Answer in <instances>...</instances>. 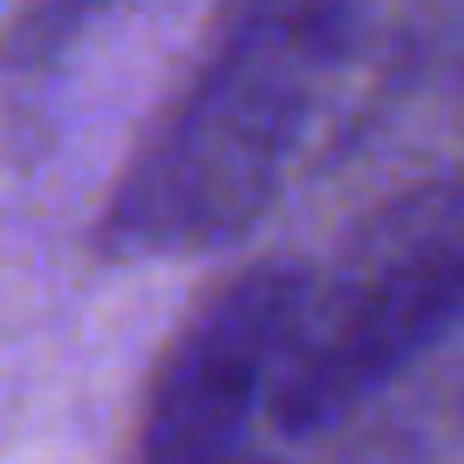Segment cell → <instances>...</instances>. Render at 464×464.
Listing matches in <instances>:
<instances>
[{
    "mask_svg": "<svg viewBox=\"0 0 464 464\" xmlns=\"http://www.w3.org/2000/svg\"><path fill=\"white\" fill-rule=\"evenodd\" d=\"M355 28L362 0H239L116 178L102 246L212 253L253 232L314 150Z\"/></svg>",
    "mask_w": 464,
    "mask_h": 464,
    "instance_id": "6da1fadb",
    "label": "cell"
},
{
    "mask_svg": "<svg viewBox=\"0 0 464 464\" xmlns=\"http://www.w3.org/2000/svg\"><path fill=\"white\" fill-rule=\"evenodd\" d=\"M464 321V164L390 198L328 274H307L287 362L274 382L280 430H328L403 376Z\"/></svg>",
    "mask_w": 464,
    "mask_h": 464,
    "instance_id": "7a4b0ae2",
    "label": "cell"
},
{
    "mask_svg": "<svg viewBox=\"0 0 464 464\" xmlns=\"http://www.w3.org/2000/svg\"><path fill=\"white\" fill-rule=\"evenodd\" d=\"M301 301V266L253 260L212 280L150 362L137 464H239V437H246L253 410L274 403Z\"/></svg>",
    "mask_w": 464,
    "mask_h": 464,
    "instance_id": "3957f363",
    "label": "cell"
},
{
    "mask_svg": "<svg viewBox=\"0 0 464 464\" xmlns=\"http://www.w3.org/2000/svg\"><path fill=\"white\" fill-rule=\"evenodd\" d=\"M239 464H246V458H239Z\"/></svg>",
    "mask_w": 464,
    "mask_h": 464,
    "instance_id": "277c9868",
    "label": "cell"
}]
</instances>
